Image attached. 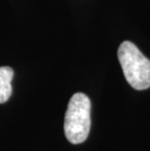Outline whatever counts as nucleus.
<instances>
[{
    "instance_id": "1",
    "label": "nucleus",
    "mask_w": 150,
    "mask_h": 151,
    "mask_svg": "<svg viewBox=\"0 0 150 151\" xmlns=\"http://www.w3.org/2000/svg\"><path fill=\"white\" fill-rule=\"evenodd\" d=\"M123 73L128 83L136 90H145L150 87V60L135 44L124 41L118 49Z\"/></svg>"
},
{
    "instance_id": "2",
    "label": "nucleus",
    "mask_w": 150,
    "mask_h": 151,
    "mask_svg": "<svg viewBox=\"0 0 150 151\" xmlns=\"http://www.w3.org/2000/svg\"><path fill=\"white\" fill-rule=\"evenodd\" d=\"M91 129V101L83 93H76L68 102L65 117V134L72 144L87 139Z\"/></svg>"
},
{
    "instance_id": "3",
    "label": "nucleus",
    "mask_w": 150,
    "mask_h": 151,
    "mask_svg": "<svg viewBox=\"0 0 150 151\" xmlns=\"http://www.w3.org/2000/svg\"><path fill=\"white\" fill-rule=\"evenodd\" d=\"M14 70L10 66L0 67V104H4L12 95V79Z\"/></svg>"
}]
</instances>
